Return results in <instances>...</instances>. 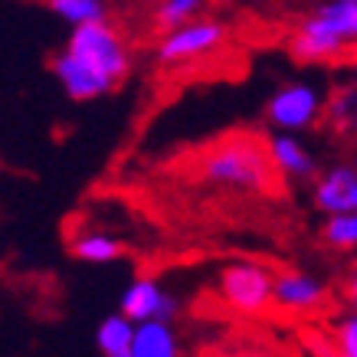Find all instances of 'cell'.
I'll list each match as a JSON object with an SVG mask.
<instances>
[{"label": "cell", "instance_id": "1", "mask_svg": "<svg viewBox=\"0 0 357 357\" xmlns=\"http://www.w3.org/2000/svg\"><path fill=\"white\" fill-rule=\"evenodd\" d=\"M131 56L121 33L109 20H92L73 26L66 50L53 59V73L66 96L76 102L109 96L128 76Z\"/></svg>", "mask_w": 357, "mask_h": 357}, {"label": "cell", "instance_id": "2", "mask_svg": "<svg viewBox=\"0 0 357 357\" xmlns=\"http://www.w3.org/2000/svg\"><path fill=\"white\" fill-rule=\"evenodd\" d=\"M347 46H357V0H325L289 40L298 63H331Z\"/></svg>", "mask_w": 357, "mask_h": 357}, {"label": "cell", "instance_id": "3", "mask_svg": "<svg viewBox=\"0 0 357 357\" xmlns=\"http://www.w3.org/2000/svg\"><path fill=\"white\" fill-rule=\"evenodd\" d=\"M200 174L210 184L229 187V190H243V194H259L272 181V164L266 154V144L256 138H229L217 144L213 151H206L200 161Z\"/></svg>", "mask_w": 357, "mask_h": 357}, {"label": "cell", "instance_id": "4", "mask_svg": "<svg viewBox=\"0 0 357 357\" xmlns=\"http://www.w3.org/2000/svg\"><path fill=\"white\" fill-rule=\"evenodd\" d=\"M227 23L220 20H187L174 30H164L161 43H158V63L177 66L187 59H200V56L217 53L220 46L227 43Z\"/></svg>", "mask_w": 357, "mask_h": 357}, {"label": "cell", "instance_id": "5", "mask_svg": "<svg viewBox=\"0 0 357 357\" xmlns=\"http://www.w3.org/2000/svg\"><path fill=\"white\" fill-rule=\"evenodd\" d=\"M220 298L243 314H259L272 305V272L262 262H233L220 272Z\"/></svg>", "mask_w": 357, "mask_h": 357}, {"label": "cell", "instance_id": "6", "mask_svg": "<svg viewBox=\"0 0 357 357\" xmlns=\"http://www.w3.org/2000/svg\"><path fill=\"white\" fill-rule=\"evenodd\" d=\"M325 96L312 82H285L266 102V119L275 131H305L321 119Z\"/></svg>", "mask_w": 357, "mask_h": 357}, {"label": "cell", "instance_id": "7", "mask_svg": "<svg viewBox=\"0 0 357 357\" xmlns=\"http://www.w3.org/2000/svg\"><path fill=\"white\" fill-rule=\"evenodd\" d=\"M174 312H177L174 298L164 292L161 282H154V279H135L121 292V314L131 318V321H144V318H164V321H171Z\"/></svg>", "mask_w": 357, "mask_h": 357}, {"label": "cell", "instance_id": "8", "mask_svg": "<svg viewBox=\"0 0 357 357\" xmlns=\"http://www.w3.org/2000/svg\"><path fill=\"white\" fill-rule=\"evenodd\" d=\"M266 154H269L272 171L289 177V181H308L318 171L314 154L298 138H292V131H275L266 144Z\"/></svg>", "mask_w": 357, "mask_h": 357}, {"label": "cell", "instance_id": "9", "mask_svg": "<svg viewBox=\"0 0 357 357\" xmlns=\"http://www.w3.org/2000/svg\"><path fill=\"white\" fill-rule=\"evenodd\" d=\"M325 298V285L305 272H282L272 275V305L285 312H312Z\"/></svg>", "mask_w": 357, "mask_h": 357}, {"label": "cell", "instance_id": "10", "mask_svg": "<svg viewBox=\"0 0 357 357\" xmlns=\"http://www.w3.org/2000/svg\"><path fill=\"white\" fill-rule=\"evenodd\" d=\"M181 341L174 335V328L164 318H144L135 321L131 331V357H177Z\"/></svg>", "mask_w": 357, "mask_h": 357}, {"label": "cell", "instance_id": "11", "mask_svg": "<svg viewBox=\"0 0 357 357\" xmlns=\"http://www.w3.org/2000/svg\"><path fill=\"white\" fill-rule=\"evenodd\" d=\"M357 184V171L351 164H335L325 171L314 184V206L321 213H337V210H351V190Z\"/></svg>", "mask_w": 357, "mask_h": 357}, {"label": "cell", "instance_id": "12", "mask_svg": "<svg viewBox=\"0 0 357 357\" xmlns=\"http://www.w3.org/2000/svg\"><path fill=\"white\" fill-rule=\"evenodd\" d=\"M131 331H135V321L125 318V314H109L96 331V344L105 357H131Z\"/></svg>", "mask_w": 357, "mask_h": 357}, {"label": "cell", "instance_id": "13", "mask_svg": "<svg viewBox=\"0 0 357 357\" xmlns=\"http://www.w3.org/2000/svg\"><path fill=\"white\" fill-rule=\"evenodd\" d=\"M73 256L82 262H92V266H102V262L121 259L125 246L115 236H109V233H79L73 239Z\"/></svg>", "mask_w": 357, "mask_h": 357}, {"label": "cell", "instance_id": "14", "mask_svg": "<svg viewBox=\"0 0 357 357\" xmlns=\"http://www.w3.org/2000/svg\"><path fill=\"white\" fill-rule=\"evenodd\" d=\"M321 239L331 249H357V210H337L328 213Z\"/></svg>", "mask_w": 357, "mask_h": 357}, {"label": "cell", "instance_id": "15", "mask_svg": "<svg viewBox=\"0 0 357 357\" xmlns=\"http://www.w3.org/2000/svg\"><path fill=\"white\" fill-rule=\"evenodd\" d=\"M321 115H328V121L341 131H351L354 128V119H357V86H337L335 96L325 102Z\"/></svg>", "mask_w": 357, "mask_h": 357}, {"label": "cell", "instance_id": "16", "mask_svg": "<svg viewBox=\"0 0 357 357\" xmlns=\"http://www.w3.org/2000/svg\"><path fill=\"white\" fill-rule=\"evenodd\" d=\"M46 7L63 17L66 23H92V20H105V3L102 0H46Z\"/></svg>", "mask_w": 357, "mask_h": 357}, {"label": "cell", "instance_id": "17", "mask_svg": "<svg viewBox=\"0 0 357 357\" xmlns=\"http://www.w3.org/2000/svg\"><path fill=\"white\" fill-rule=\"evenodd\" d=\"M204 7V0H161L158 3V13H154V23L164 30H174V26H181V23L194 20L197 13Z\"/></svg>", "mask_w": 357, "mask_h": 357}, {"label": "cell", "instance_id": "18", "mask_svg": "<svg viewBox=\"0 0 357 357\" xmlns=\"http://www.w3.org/2000/svg\"><path fill=\"white\" fill-rule=\"evenodd\" d=\"M335 344L344 357H357V312L335 325Z\"/></svg>", "mask_w": 357, "mask_h": 357}, {"label": "cell", "instance_id": "19", "mask_svg": "<svg viewBox=\"0 0 357 357\" xmlns=\"http://www.w3.org/2000/svg\"><path fill=\"white\" fill-rule=\"evenodd\" d=\"M347 302L357 308V272L351 275V279H347Z\"/></svg>", "mask_w": 357, "mask_h": 357}, {"label": "cell", "instance_id": "20", "mask_svg": "<svg viewBox=\"0 0 357 357\" xmlns=\"http://www.w3.org/2000/svg\"><path fill=\"white\" fill-rule=\"evenodd\" d=\"M351 210H357V184H354V190H351Z\"/></svg>", "mask_w": 357, "mask_h": 357}, {"label": "cell", "instance_id": "21", "mask_svg": "<svg viewBox=\"0 0 357 357\" xmlns=\"http://www.w3.org/2000/svg\"><path fill=\"white\" fill-rule=\"evenodd\" d=\"M351 131H354V135H357V119H354V128H351Z\"/></svg>", "mask_w": 357, "mask_h": 357}, {"label": "cell", "instance_id": "22", "mask_svg": "<svg viewBox=\"0 0 357 357\" xmlns=\"http://www.w3.org/2000/svg\"><path fill=\"white\" fill-rule=\"evenodd\" d=\"M354 86H357V82H354Z\"/></svg>", "mask_w": 357, "mask_h": 357}]
</instances>
